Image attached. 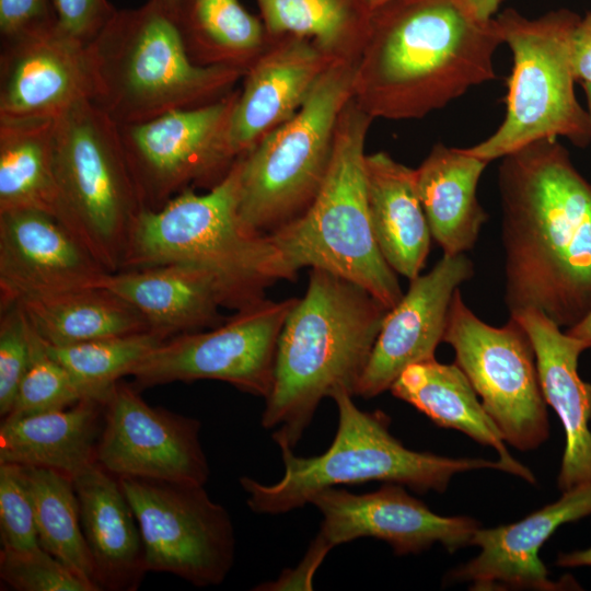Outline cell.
Instances as JSON below:
<instances>
[{"label":"cell","mask_w":591,"mask_h":591,"mask_svg":"<svg viewBox=\"0 0 591 591\" xmlns=\"http://www.w3.org/2000/svg\"><path fill=\"white\" fill-rule=\"evenodd\" d=\"M473 13L484 21L495 18L500 7L501 0H463Z\"/></svg>","instance_id":"b9f144b4"},{"label":"cell","mask_w":591,"mask_h":591,"mask_svg":"<svg viewBox=\"0 0 591 591\" xmlns=\"http://www.w3.org/2000/svg\"><path fill=\"white\" fill-rule=\"evenodd\" d=\"M73 484L95 584L99 590H137L148 572L144 547L119 478L95 462Z\"/></svg>","instance_id":"cb8c5ba5"},{"label":"cell","mask_w":591,"mask_h":591,"mask_svg":"<svg viewBox=\"0 0 591 591\" xmlns=\"http://www.w3.org/2000/svg\"><path fill=\"white\" fill-rule=\"evenodd\" d=\"M56 12V31L61 35L89 46L114 16L115 9L108 0H53Z\"/></svg>","instance_id":"f35d334b"},{"label":"cell","mask_w":591,"mask_h":591,"mask_svg":"<svg viewBox=\"0 0 591 591\" xmlns=\"http://www.w3.org/2000/svg\"><path fill=\"white\" fill-rule=\"evenodd\" d=\"M494 19L463 0H387L372 9L352 97L373 119H419L496 79Z\"/></svg>","instance_id":"7a4b0ae2"},{"label":"cell","mask_w":591,"mask_h":591,"mask_svg":"<svg viewBox=\"0 0 591 591\" xmlns=\"http://www.w3.org/2000/svg\"><path fill=\"white\" fill-rule=\"evenodd\" d=\"M95 287L105 288L131 304L151 331L166 339L211 328L225 317L220 309L246 306L219 275L188 264H163L105 274Z\"/></svg>","instance_id":"44dd1931"},{"label":"cell","mask_w":591,"mask_h":591,"mask_svg":"<svg viewBox=\"0 0 591 591\" xmlns=\"http://www.w3.org/2000/svg\"><path fill=\"white\" fill-rule=\"evenodd\" d=\"M572 68L576 80L591 84V12L581 18L575 28Z\"/></svg>","instance_id":"60d3db41"},{"label":"cell","mask_w":591,"mask_h":591,"mask_svg":"<svg viewBox=\"0 0 591 591\" xmlns=\"http://www.w3.org/2000/svg\"><path fill=\"white\" fill-rule=\"evenodd\" d=\"M352 395L340 390L332 395L338 425L329 448L315 456H299L280 448L285 472L275 484L242 477L250 509L260 514H281L301 508L316 493L337 485L368 482L394 483L417 493H442L451 478L463 472L495 468L503 464L478 457H448L406 448L390 431V417L360 409Z\"/></svg>","instance_id":"52a82bcc"},{"label":"cell","mask_w":591,"mask_h":591,"mask_svg":"<svg viewBox=\"0 0 591 591\" xmlns=\"http://www.w3.org/2000/svg\"><path fill=\"white\" fill-rule=\"evenodd\" d=\"M501 159L506 305L572 327L591 313V183L557 138Z\"/></svg>","instance_id":"6da1fadb"},{"label":"cell","mask_w":591,"mask_h":591,"mask_svg":"<svg viewBox=\"0 0 591 591\" xmlns=\"http://www.w3.org/2000/svg\"><path fill=\"white\" fill-rule=\"evenodd\" d=\"M175 20L189 58L201 66L246 70L269 39L240 0H179Z\"/></svg>","instance_id":"4dcf8cb0"},{"label":"cell","mask_w":591,"mask_h":591,"mask_svg":"<svg viewBox=\"0 0 591 591\" xmlns=\"http://www.w3.org/2000/svg\"><path fill=\"white\" fill-rule=\"evenodd\" d=\"M556 564L561 567L591 566V547L584 551L560 554Z\"/></svg>","instance_id":"7bdbcfd3"},{"label":"cell","mask_w":591,"mask_h":591,"mask_svg":"<svg viewBox=\"0 0 591 591\" xmlns=\"http://www.w3.org/2000/svg\"><path fill=\"white\" fill-rule=\"evenodd\" d=\"M0 415L7 417L30 366L34 329L16 301L1 302Z\"/></svg>","instance_id":"8d00e7d4"},{"label":"cell","mask_w":591,"mask_h":591,"mask_svg":"<svg viewBox=\"0 0 591 591\" xmlns=\"http://www.w3.org/2000/svg\"><path fill=\"white\" fill-rule=\"evenodd\" d=\"M165 339L149 329L67 346L42 340L50 356L73 378L84 398L105 403L116 383L130 375L134 368Z\"/></svg>","instance_id":"836d02e7"},{"label":"cell","mask_w":591,"mask_h":591,"mask_svg":"<svg viewBox=\"0 0 591 591\" xmlns=\"http://www.w3.org/2000/svg\"><path fill=\"white\" fill-rule=\"evenodd\" d=\"M104 403L83 398L58 410L7 417L0 426V463L53 470L76 478L96 462Z\"/></svg>","instance_id":"d4e9b609"},{"label":"cell","mask_w":591,"mask_h":591,"mask_svg":"<svg viewBox=\"0 0 591 591\" xmlns=\"http://www.w3.org/2000/svg\"><path fill=\"white\" fill-rule=\"evenodd\" d=\"M154 1L159 3L160 5H162L164 9H166L169 12H171L175 16L179 0H154Z\"/></svg>","instance_id":"f6af8a7d"},{"label":"cell","mask_w":591,"mask_h":591,"mask_svg":"<svg viewBox=\"0 0 591 591\" xmlns=\"http://www.w3.org/2000/svg\"><path fill=\"white\" fill-rule=\"evenodd\" d=\"M0 537L2 548L39 545L22 466L13 463H0Z\"/></svg>","instance_id":"74e56055"},{"label":"cell","mask_w":591,"mask_h":591,"mask_svg":"<svg viewBox=\"0 0 591 591\" xmlns=\"http://www.w3.org/2000/svg\"><path fill=\"white\" fill-rule=\"evenodd\" d=\"M372 121L354 97L346 104L316 196L301 216L269 236L292 280L301 268H320L360 286L390 310L404 293L370 220L364 147Z\"/></svg>","instance_id":"5b68a950"},{"label":"cell","mask_w":591,"mask_h":591,"mask_svg":"<svg viewBox=\"0 0 591 591\" xmlns=\"http://www.w3.org/2000/svg\"><path fill=\"white\" fill-rule=\"evenodd\" d=\"M268 36L311 39L333 60L356 62L371 8L367 0H256Z\"/></svg>","instance_id":"1f68e13d"},{"label":"cell","mask_w":591,"mask_h":591,"mask_svg":"<svg viewBox=\"0 0 591 591\" xmlns=\"http://www.w3.org/2000/svg\"><path fill=\"white\" fill-rule=\"evenodd\" d=\"M136 515L148 571L175 575L196 587L220 584L235 555L230 514L205 485L120 477Z\"/></svg>","instance_id":"4fadbf2b"},{"label":"cell","mask_w":591,"mask_h":591,"mask_svg":"<svg viewBox=\"0 0 591 591\" xmlns=\"http://www.w3.org/2000/svg\"><path fill=\"white\" fill-rule=\"evenodd\" d=\"M385 1H387V0H367V2H368V4H369V7L371 8V10H372L373 8H375L376 5H379V4L383 3V2H385Z\"/></svg>","instance_id":"7dc6e473"},{"label":"cell","mask_w":591,"mask_h":591,"mask_svg":"<svg viewBox=\"0 0 591 591\" xmlns=\"http://www.w3.org/2000/svg\"><path fill=\"white\" fill-rule=\"evenodd\" d=\"M489 162L465 149L436 143L416 170L418 195L432 239L443 254L471 250L488 216L476 188Z\"/></svg>","instance_id":"4316f807"},{"label":"cell","mask_w":591,"mask_h":591,"mask_svg":"<svg viewBox=\"0 0 591 591\" xmlns=\"http://www.w3.org/2000/svg\"><path fill=\"white\" fill-rule=\"evenodd\" d=\"M239 90L196 107L118 126V132L143 209L161 208L192 186L211 188L235 158L228 128Z\"/></svg>","instance_id":"5bb4252c"},{"label":"cell","mask_w":591,"mask_h":591,"mask_svg":"<svg viewBox=\"0 0 591 591\" xmlns=\"http://www.w3.org/2000/svg\"><path fill=\"white\" fill-rule=\"evenodd\" d=\"M199 433L198 419L152 407L118 381L104 403L96 462L118 478L205 485L210 470Z\"/></svg>","instance_id":"2e32d148"},{"label":"cell","mask_w":591,"mask_h":591,"mask_svg":"<svg viewBox=\"0 0 591 591\" xmlns=\"http://www.w3.org/2000/svg\"><path fill=\"white\" fill-rule=\"evenodd\" d=\"M334 61L311 39L270 37L246 69L231 112L228 141L235 159L301 108L317 79Z\"/></svg>","instance_id":"ffe728a7"},{"label":"cell","mask_w":591,"mask_h":591,"mask_svg":"<svg viewBox=\"0 0 591 591\" xmlns=\"http://www.w3.org/2000/svg\"><path fill=\"white\" fill-rule=\"evenodd\" d=\"M89 49L93 102L117 125L218 101L234 91L246 71L195 63L175 16L154 0L117 10Z\"/></svg>","instance_id":"277c9868"},{"label":"cell","mask_w":591,"mask_h":591,"mask_svg":"<svg viewBox=\"0 0 591 591\" xmlns=\"http://www.w3.org/2000/svg\"><path fill=\"white\" fill-rule=\"evenodd\" d=\"M583 89L586 91L587 100H588V106H589V115L591 118V84L590 83H582Z\"/></svg>","instance_id":"bcb514c9"},{"label":"cell","mask_w":591,"mask_h":591,"mask_svg":"<svg viewBox=\"0 0 591 591\" xmlns=\"http://www.w3.org/2000/svg\"><path fill=\"white\" fill-rule=\"evenodd\" d=\"M0 578L16 591H96L40 545L2 548Z\"/></svg>","instance_id":"d590c367"},{"label":"cell","mask_w":591,"mask_h":591,"mask_svg":"<svg viewBox=\"0 0 591 591\" xmlns=\"http://www.w3.org/2000/svg\"><path fill=\"white\" fill-rule=\"evenodd\" d=\"M355 63L334 60L288 121L240 158V215L269 234L301 216L329 166L337 123L352 99Z\"/></svg>","instance_id":"9c48e42d"},{"label":"cell","mask_w":591,"mask_h":591,"mask_svg":"<svg viewBox=\"0 0 591 591\" xmlns=\"http://www.w3.org/2000/svg\"><path fill=\"white\" fill-rule=\"evenodd\" d=\"M297 301L264 299L208 331L165 339L134 368V385L218 380L266 398L274 383L278 339Z\"/></svg>","instance_id":"7c38bea8"},{"label":"cell","mask_w":591,"mask_h":591,"mask_svg":"<svg viewBox=\"0 0 591 591\" xmlns=\"http://www.w3.org/2000/svg\"><path fill=\"white\" fill-rule=\"evenodd\" d=\"M13 301L22 308L36 334L54 346L150 329L131 304L102 287L32 294Z\"/></svg>","instance_id":"f1b7e54d"},{"label":"cell","mask_w":591,"mask_h":591,"mask_svg":"<svg viewBox=\"0 0 591 591\" xmlns=\"http://www.w3.org/2000/svg\"><path fill=\"white\" fill-rule=\"evenodd\" d=\"M591 514V483L567 491L553 503L522 520L490 529H478L471 544L480 553L452 572V579L470 581L474 589L512 587L558 590L538 556L548 537L560 525Z\"/></svg>","instance_id":"7402d4cb"},{"label":"cell","mask_w":591,"mask_h":591,"mask_svg":"<svg viewBox=\"0 0 591 591\" xmlns=\"http://www.w3.org/2000/svg\"><path fill=\"white\" fill-rule=\"evenodd\" d=\"M580 16L560 9L529 19L514 9L495 16L512 53L506 116L497 130L465 151L491 162L540 139L591 141V118L575 95L572 36Z\"/></svg>","instance_id":"ba28073f"},{"label":"cell","mask_w":591,"mask_h":591,"mask_svg":"<svg viewBox=\"0 0 591 591\" xmlns=\"http://www.w3.org/2000/svg\"><path fill=\"white\" fill-rule=\"evenodd\" d=\"M83 398L73 378L60 362L50 356L44 341L34 331L32 359L7 417H22L63 409Z\"/></svg>","instance_id":"e575fe53"},{"label":"cell","mask_w":591,"mask_h":591,"mask_svg":"<svg viewBox=\"0 0 591 591\" xmlns=\"http://www.w3.org/2000/svg\"><path fill=\"white\" fill-rule=\"evenodd\" d=\"M473 275L474 265L464 253L443 254L429 273L410 280L383 320L355 396L374 397L390 390L410 364L434 358L454 292Z\"/></svg>","instance_id":"e0dca14e"},{"label":"cell","mask_w":591,"mask_h":591,"mask_svg":"<svg viewBox=\"0 0 591 591\" xmlns=\"http://www.w3.org/2000/svg\"><path fill=\"white\" fill-rule=\"evenodd\" d=\"M510 316L522 325L531 339L544 398L565 429L566 447L558 487L564 493L591 483V384L578 373L579 356L588 347L560 331V326L535 308Z\"/></svg>","instance_id":"603a6c76"},{"label":"cell","mask_w":591,"mask_h":591,"mask_svg":"<svg viewBox=\"0 0 591 591\" xmlns=\"http://www.w3.org/2000/svg\"><path fill=\"white\" fill-rule=\"evenodd\" d=\"M390 391L436 425L459 430L478 443L494 448L506 473L535 483L533 473L508 452L502 433L456 363H441L432 358L410 364Z\"/></svg>","instance_id":"83f0119b"},{"label":"cell","mask_w":591,"mask_h":591,"mask_svg":"<svg viewBox=\"0 0 591 591\" xmlns=\"http://www.w3.org/2000/svg\"><path fill=\"white\" fill-rule=\"evenodd\" d=\"M54 146L66 227L108 273L118 271L143 206L117 124L82 101L55 119Z\"/></svg>","instance_id":"30bf717a"},{"label":"cell","mask_w":591,"mask_h":591,"mask_svg":"<svg viewBox=\"0 0 591 591\" xmlns=\"http://www.w3.org/2000/svg\"><path fill=\"white\" fill-rule=\"evenodd\" d=\"M310 503L323 517L303 557L315 569L333 547L360 537L382 540L397 555L417 554L436 543L453 553L471 544L479 529L473 518L433 513L394 483L361 495L331 487L313 495Z\"/></svg>","instance_id":"9a60e30c"},{"label":"cell","mask_w":591,"mask_h":591,"mask_svg":"<svg viewBox=\"0 0 591 591\" xmlns=\"http://www.w3.org/2000/svg\"><path fill=\"white\" fill-rule=\"evenodd\" d=\"M56 23L53 0H0L1 45L47 34Z\"/></svg>","instance_id":"ab89813d"},{"label":"cell","mask_w":591,"mask_h":591,"mask_svg":"<svg viewBox=\"0 0 591 591\" xmlns=\"http://www.w3.org/2000/svg\"><path fill=\"white\" fill-rule=\"evenodd\" d=\"M387 311L360 286L311 268L281 329L260 419L279 448L297 445L323 398L355 396Z\"/></svg>","instance_id":"3957f363"},{"label":"cell","mask_w":591,"mask_h":591,"mask_svg":"<svg viewBox=\"0 0 591 591\" xmlns=\"http://www.w3.org/2000/svg\"><path fill=\"white\" fill-rule=\"evenodd\" d=\"M444 343L505 441L519 450L540 447L549 434L546 401L531 339L512 316L488 325L465 304L460 289L450 303Z\"/></svg>","instance_id":"8fae6325"},{"label":"cell","mask_w":591,"mask_h":591,"mask_svg":"<svg viewBox=\"0 0 591 591\" xmlns=\"http://www.w3.org/2000/svg\"><path fill=\"white\" fill-rule=\"evenodd\" d=\"M95 92L89 46L56 30L1 45L0 123L56 119Z\"/></svg>","instance_id":"ac0fdd59"},{"label":"cell","mask_w":591,"mask_h":591,"mask_svg":"<svg viewBox=\"0 0 591 591\" xmlns=\"http://www.w3.org/2000/svg\"><path fill=\"white\" fill-rule=\"evenodd\" d=\"M566 333L582 340L588 348H591V313L578 324L567 328Z\"/></svg>","instance_id":"ee69618b"},{"label":"cell","mask_w":591,"mask_h":591,"mask_svg":"<svg viewBox=\"0 0 591 591\" xmlns=\"http://www.w3.org/2000/svg\"><path fill=\"white\" fill-rule=\"evenodd\" d=\"M107 273L54 217L35 210L0 212V302L95 287Z\"/></svg>","instance_id":"d6986e66"},{"label":"cell","mask_w":591,"mask_h":591,"mask_svg":"<svg viewBox=\"0 0 591 591\" xmlns=\"http://www.w3.org/2000/svg\"><path fill=\"white\" fill-rule=\"evenodd\" d=\"M188 264L225 280L246 305L268 287L292 280L269 234L247 228L240 215V158L206 194L187 188L161 208L139 213L121 264L135 269Z\"/></svg>","instance_id":"8992f818"},{"label":"cell","mask_w":591,"mask_h":591,"mask_svg":"<svg viewBox=\"0 0 591 591\" xmlns=\"http://www.w3.org/2000/svg\"><path fill=\"white\" fill-rule=\"evenodd\" d=\"M54 130L55 119L0 123V212L40 211L66 227Z\"/></svg>","instance_id":"f546056e"},{"label":"cell","mask_w":591,"mask_h":591,"mask_svg":"<svg viewBox=\"0 0 591 591\" xmlns=\"http://www.w3.org/2000/svg\"><path fill=\"white\" fill-rule=\"evenodd\" d=\"M22 472L34 508L39 545L99 591L73 478L35 466H22Z\"/></svg>","instance_id":"d6a6232c"},{"label":"cell","mask_w":591,"mask_h":591,"mask_svg":"<svg viewBox=\"0 0 591 591\" xmlns=\"http://www.w3.org/2000/svg\"><path fill=\"white\" fill-rule=\"evenodd\" d=\"M366 175L376 244L391 268L412 280L425 266L432 237L417 190L416 170L379 151L366 155Z\"/></svg>","instance_id":"484cf974"}]
</instances>
